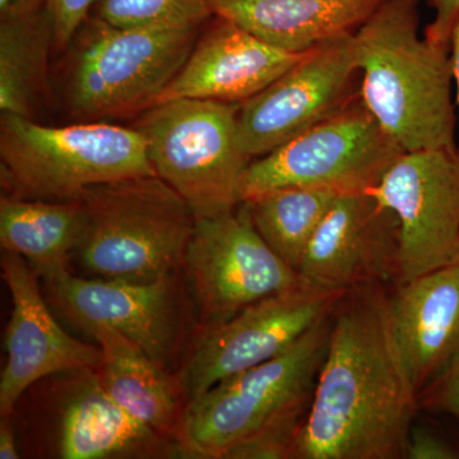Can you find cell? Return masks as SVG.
<instances>
[{
  "instance_id": "8992f818",
  "label": "cell",
  "mask_w": 459,
  "mask_h": 459,
  "mask_svg": "<svg viewBox=\"0 0 459 459\" xmlns=\"http://www.w3.org/2000/svg\"><path fill=\"white\" fill-rule=\"evenodd\" d=\"M204 26L120 29L90 16L72 41L65 83L69 113L80 122H102L153 107Z\"/></svg>"
},
{
  "instance_id": "7c38bea8",
  "label": "cell",
  "mask_w": 459,
  "mask_h": 459,
  "mask_svg": "<svg viewBox=\"0 0 459 459\" xmlns=\"http://www.w3.org/2000/svg\"><path fill=\"white\" fill-rule=\"evenodd\" d=\"M360 74L352 35L313 48L270 86L238 107L241 147L258 159L346 108L358 98Z\"/></svg>"
},
{
  "instance_id": "4dcf8cb0",
  "label": "cell",
  "mask_w": 459,
  "mask_h": 459,
  "mask_svg": "<svg viewBox=\"0 0 459 459\" xmlns=\"http://www.w3.org/2000/svg\"><path fill=\"white\" fill-rule=\"evenodd\" d=\"M449 54H451L453 82H455V105H457L459 114V16L452 30Z\"/></svg>"
},
{
  "instance_id": "7a4b0ae2",
  "label": "cell",
  "mask_w": 459,
  "mask_h": 459,
  "mask_svg": "<svg viewBox=\"0 0 459 459\" xmlns=\"http://www.w3.org/2000/svg\"><path fill=\"white\" fill-rule=\"evenodd\" d=\"M421 0H388L352 35L360 99L403 152L458 150L449 48L420 32Z\"/></svg>"
},
{
  "instance_id": "6da1fadb",
  "label": "cell",
  "mask_w": 459,
  "mask_h": 459,
  "mask_svg": "<svg viewBox=\"0 0 459 459\" xmlns=\"http://www.w3.org/2000/svg\"><path fill=\"white\" fill-rule=\"evenodd\" d=\"M391 286L350 290L291 459H406L419 409L392 328Z\"/></svg>"
},
{
  "instance_id": "484cf974",
  "label": "cell",
  "mask_w": 459,
  "mask_h": 459,
  "mask_svg": "<svg viewBox=\"0 0 459 459\" xmlns=\"http://www.w3.org/2000/svg\"><path fill=\"white\" fill-rule=\"evenodd\" d=\"M99 0H49L54 25V50H65Z\"/></svg>"
},
{
  "instance_id": "f1b7e54d",
  "label": "cell",
  "mask_w": 459,
  "mask_h": 459,
  "mask_svg": "<svg viewBox=\"0 0 459 459\" xmlns=\"http://www.w3.org/2000/svg\"><path fill=\"white\" fill-rule=\"evenodd\" d=\"M49 7V0H0V21L32 16Z\"/></svg>"
},
{
  "instance_id": "30bf717a",
  "label": "cell",
  "mask_w": 459,
  "mask_h": 459,
  "mask_svg": "<svg viewBox=\"0 0 459 459\" xmlns=\"http://www.w3.org/2000/svg\"><path fill=\"white\" fill-rule=\"evenodd\" d=\"M344 294L303 282L204 328L178 379L186 402L226 377L285 352L307 329L333 313Z\"/></svg>"
},
{
  "instance_id": "3957f363",
  "label": "cell",
  "mask_w": 459,
  "mask_h": 459,
  "mask_svg": "<svg viewBox=\"0 0 459 459\" xmlns=\"http://www.w3.org/2000/svg\"><path fill=\"white\" fill-rule=\"evenodd\" d=\"M83 229L74 255L101 280L151 282L177 273L197 216L157 175L84 190Z\"/></svg>"
},
{
  "instance_id": "9a60e30c",
  "label": "cell",
  "mask_w": 459,
  "mask_h": 459,
  "mask_svg": "<svg viewBox=\"0 0 459 459\" xmlns=\"http://www.w3.org/2000/svg\"><path fill=\"white\" fill-rule=\"evenodd\" d=\"M0 263L13 304L5 332L0 416H11L33 383L65 371L98 370L102 353L99 344L81 342L57 325L42 298L38 273L25 258L3 250Z\"/></svg>"
},
{
  "instance_id": "8fae6325",
  "label": "cell",
  "mask_w": 459,
  "mask_h": 459,
  "mask_svg": "<svg viewBox=\"0 0 459 459\" xmlns=\"http://www.w3.org/2000/svg\"><path fill=\"white\" fill-rule=\"evenodd\" d=\"M368 192L397 217L398 283L459 264V148L402 152Z\"/></svg>"
},
{
  "instance_id": "83f0119b",
  "label": "cell",
  "mask_w": 459,
  "mask_h": 459,
  "mask_svg": "<svg viewBox=\"0 0 459 459\" xmlns=\"http://www.w3.org/2000/svg\"><path fill=\"white\" fill-rule=\"evenodd\" d=\"M433 8V21L425 27L431 40L448 44L452 30L459 16V0H429Z\"/></svg>"
},
{
  "instance_id": "d4e9b609",
  "label": "cell",
  "mask_w": 459,
  "mask_h": 459,
  "mask_svg": "<svg viewBox=\"0 0 459 459\" xmlns=\"http://www.w3.org/2000/svg\"><path fill=\"white\" fill-rule=\"evenodd\" d=\"M419 409L444 413L459 425V351L443 373L419 395Z\"/></svg>"
},
{
  "instance_id": "9c48e42d",
  "label": "cell",
  "mask_w": 459,
  "mask_h": 459,
  "mask_svg": "<svg viewBox=\"0 0 459 459\" xmlns=\"http://www.w3.org/2000/svg\"><path fill=\"white\" fill-rule=\"evenodd\" d=\"M183 268L204 329L305 282L263 240L243 202L229 212L197 219Z\"/></svg>"
},
{
  "instance_id": "5bb4252c",
  "label": "cell",
  "mask_w": 459,
  "mask_h": 459,
  "mask_svg": "<svg viewBox=\"0 0 459 459\" xmlns=\"http://www.w3.org/2000/svg\"><path fill=\"white\" fill-rule=\"evenodd\" d=\"M177 273L151 282H126L80 279L65 271L45 282L60 309L80 327L108 325L169 371L183 336Z\"/></svg>"
},
{
  "instance_id": "cb8c5ba5",
  "label": "cell",
  "mask_w": 459,
  "mask_h": 459,
  "mask_svg": "<svg viewBox=\"0 0 459 459\" xmlns=\"http://www.w3.org/2000/svg\"><path fill=\"white\" fill-rule=\"evenodd\" d=\"M91 16L120 29L204 26L210 0H99Z\"/></svg>"
},
{
  "instance_id": "603a6c76",
  "label": "cell",
  "mask_w": 459,
  "mask_h": 459,
  "mask_svg": "<svg viewBox=\"0 0 459 459\" xmlns=\"http://www.w3.org/2000/svg\"><path fill=\"white\" fill-rule=\"evenodd\" d=\"M337 193L285 186L244 201L256 231L299 273L307 247Z\"/></svg>"
},
{
  "instance_id": "7402d4cb",
  "label": "cell",
  "mask_w": 459,
  "mask_h": 459,
  "mask_svg": "<svg viewBox=\"0 0 459 459\" xmlns=\"http://www.w3.org/2000/svg\"><path fill=\"white\" fill-rule=\"evenodd\" d=\"M51 49L54 25L49 7L32 16L0 21L2 114L33 117L47 92Z\"/></svg>"
},
{
  "instance_id": "ba28073f",
  "label": "cell",
  "mask_w": 459,
  "mask_h": 459,
  "mask_svg": "<svg viewBox=\"0 0 459 459\" xmlns=\"http://www.w3.org/2000/svg\"><path fill=\"white\" fill-rule=\"evenodd\" d=\"M403 151L362 104L346 108L298 137L252 160L244 171L240 201L285 186L342 193L367 192Z\"/></svg>"
},
{
  "instance_id": "4316f807",
  "label": "cell",
  "mask_w": 459,
  "mask_h": 459,
  "mask_svg": "<svg viewBox=\"0 0 459 459\" xmlns=\"http://www.w3.org/2000/svg\"><path fill=\"white\" fill-rule=\"evenodd\" d=\"M406 459H459V449L434 431L413 424L407 440Z\"/></svg>"
},
{
  "instance_id": "44dd1931",
  "label": "cell",
  "mask_w": 459,
  "mask_h": 459,
  "mask_svg": "<svg viewBox=\"0 0 459 459\" xmlns=\"http://www.w3.org/2000/svg\"><path fill=\"white\" fill-rule=\"evenodd\" d=\"M83 229V208L77 201H40L3 195L0 244L17 253L44 281L68 270Z\"/></svg>"
},
{
  "instance_id": "4fadbf2b",
  "label": "cell",
  "mask_w": 459,
  "mask_h": 459,
  "mask_svg": "<svg viewBox=\"0 0 459 459\" xmlns=\"http://www.w3.org/2000/svg\"><path fill=\"white\" fill-rule=\"evenodd\" d=\"M299 274L310 285L333 291L397 285V217L368 190L338 195L314 232Z\"/></svg>"
},
{
  "instance_id": "f546056e",
  "label": "cell",
  "mask_w": 459,
  "mask_h": 459,
  "mask_svg": "<svg viewBox=\"0 0 459 459\" xmlns=\"http://www.w3.org/2000/svg\"><path fill=\"white\" fill-rule=\"evenodd\" d=\"M0 458H20L17 451L16 437H14L9 416H2V421H0Z\"/></svg>"
},
{
  "instance_id": "52a82bcc",
  "label": "cell",
  "mask_w": 459,
  "mask_h": 459,
  "mask_svg": "<svg viewBox=\"0 0 459 459\" xmlns=\"http://www.w3.org/2000/svg\"><path fill=\"white\" fill-rule=\"evenodd\" d=\"M238 107L212 100H171L147 108L134 124L157 177L179 193L197 219L241 204V179L252 160L238 137Z\"/></svg>"
},
{
  "instance_id": "ffe728a7",
  "label": "cell",
  "mask_w": 459,
  "mask_h": 459,
  "mask_svg": "<svg viewBox=\"0 0 459 459\" xmlns=\"http://www.w3.org/2000/svg\"><path fill=\"white\" fill-rule=\"evenodd\" d=\"M164 437L126 412L96 376L65 407L60 455L65 459L157 457L170 453Z\"/></svg>"
},
{
  "instance_id": "5b68a950",
  "label": "cell",
  "mask_w": 459,
  "mask_h": 459,
  "mask_svg": "<svg viewBox=\"0 0 459 459\" xmlns=\"http://www.w3.org/2000/svg\"><path fill=\"white\" fill-rule=\"evenodd\" d=\"M156 175L134 126L80 122L48 126L0 117V180L12 197L77 201L98 184Z\"/></svg>"
},
{
  "instance_id": "277c9868",
  "label": "cell",
  "mask_w": 459,
  "mask_h": 459,
  "mask_svg": "<svg viewBox=\"0 0 459 459\" xmlns=\"http://www.w3.org/2000/svg\"><path fill=\"white\" fill-rule=\"evenodd\" d=\"M332 314L285 352L188 401L179 427L184 453L225 459L232 448L262 431L304 425L327 353Z\"/></svg>"
},
{
  "instance_id": "2e32d148",
  "label": "cell",
  "mask_w": 459,
  "mask_h": 459,
  "mask_svg": "<svg viewBox=\"0 0 459 459\" xmlns=\"http://www.w3.org/2000/svg\"><path fill=\"white\" fill-rule=\"evenodd\" d=\"M303 54L279 49L214 14L156 104L179 99L241 104L270 86Z\"/></svg>"
},
{
  "instance_id": "ac0fdd59",
  "label": "cell",
  "mask_w": 459,
  "mask_h": 459,
  "mask_svg": "<svg viewBox=\"0 0 459 459\" xmlns=\"http://www.w3.org/2000/svg\"><path fill=\"white\" fill-rule=\"evenodd\" d=\"M388 0H210L213 14L228 18L261 40L305 53L353 35Z\"/></svg>"
},
{
  "instance_id": "e0dca14e",
  "label": "cell",
  "mask_w": 459,
  "mask_h": 459,
  "mask_svg": "<svg viewBox=\"0 0 459 459\" xmlns=\"http://www.w3.org/2000/svg\"><path fill=\"white\" fill-rule=\"evenodd\" d=\"M389 313L419 398L459 351V264L391 286Z\"/></svg>"
},
{
  "instance_id": "d6986e66",
  "label": "cell",
  "mask_w": 459,
  "mask_h": 459,
  "mask_svg": "<svg viewBox=\"0 0 459 459\" xmlns=\"http://www.w3.org/2000/svg\"><path fill=\"white\" fill-rule=\"evenodd\" d=\"M101 349L98 377L107 394L132 418L161 435L180 427L178 380L140 346L108 325L84 328Z\"/></svg>"
}]
</instances>
